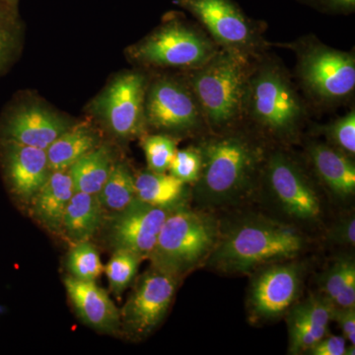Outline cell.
Masks as SVG:
<instances>
[{
  "label": "cell",
  "instance_id": "obj_1",
  "mask_svg": "<svg viewBox=\"0 0 355 355\" xmlns=\"http://www.w3.org/2000/svg\"><path fill=\"white\" fill-rule=\"evenodd\" d=\"M202 170L195 184L198 202L220 205L241 198L252 188L265 166L266 151L245 133H216L198 146Z\"/></svg>",
  "mask_w": 355,
  "mask_h": 355
},
{
  "label": "cell",
  "instance_id": "obj_2",
  "mask_svg": "<svg viewBox=\"0 0 355 355\" xmlns=\"http://www.w3.org/2000/svg\"><path fill=\"white\" fill-rule=\"evenodd\" d=\"M307 109L280 62L265 55L254 62L245 94L243 119L280 139L297 135Z\"/></svg>",
  "mask_w": 355,
  "mask_h": 355
},
{
  "label": "cell",
  "instance_id": "obj_3",
  "mask_svg": "<svg viewBox=\"0 0 355 355\" xmlns=\"http://www.w3.org/2000/svg\"><path fill=\"white\" fill-rule=\"evenodd\" d=\"M305 246L297 229L280 222L254 219L238 224L219 238L210 263L224 272H248L295 258Z\"/></svg>",
  "mask_w": 355,
  "mask_h": 355
},
{
  "label": "cell",
  "instance_id": "obj_4",
  "mask_svg": "<svg viewBox=\"0 0 355 355\" xmlns=\"http://www.w3.org/2000/svg\"><path fill=\"white\" fill-rule=\"evenodd\" d=\"M254 62L219 49L209 62L190 70L188 83L207 128L227 132L243 120L248 80Z\"/></svg>",
  "mask_w": 355,
  "mask_h": 355
},
{
  "label": "cell",
  "instance_id": "obj_5",
  "mask_svg": "<svg viewBox=\"0 0 355 355\" xmlns=\"http://www.w3.org/2000/svg\"><path fill=\"white\" fill-rule=\"evenodd\" d=\"M218 235L211 216L182 205L165 219L149 257L155 268L180 277L209 258Z\"/></svg>",
  "mask_w": 355,
  "mask_h": 355
},
{
  "label": "cell",
  "instance_id": "obj_6",
  "mask_svg": "<svg viewBox=\"0 0 355 355\" xmlns=\"http://www.w3.org/2000/svg\"><path fill=\"white\" fill-rule=\"evenodd\" d=\"M287 46L295 51L296 76L313 102L333 107L352 97L355 89L354 53L331 48L312 37Z\"/></svg>",
  "mask_w": 355,
  "mask_h": 355
},
{
  "label": "cell",
  "instance_id": "obj_7",
  "mask_svg": "<svg viewBox=\"0 0 355 355\" xmlns=\"http://www.w3.org/2000/svg\"><path fill=\"white\" fill-rule=\"evenodd\" d=\"M207 29L222 50L256 62L263 57L266 42L258 26L232 0H177Z\"/></svg>",
  "mask_w": 355,
  "mask_h": 355
},
{
  "label": "cell",
  "instance_id": "obj_8",
  "mask_svg": "<svg viewBox=\"0 0 355 355\" xmlns=\"http://www.w3.org/2000/svg\"><path fill=\"white\" fill-rule=\"evenodd\" d=\"M218 51L219 46L202 30L175 21L140 42L132 53L142 64L193 70L209 62Z\"/></svg>",
  "mask_w": 355,
  "mask_h": 355
},
{
  "label": "cell",
  "instance_id": "obj_9",
  "mask_svg": "<svg viewBox=\"0 0 355 355\" xmlns=\"http://www.w3.org/2000/svg\"><path fill=\"white\" fill-rule=\"evenodd\" d=\"M179 277L153 266L137 279L121 313V328L130 338L150 335L163 321L174 298Z\"/></svg>",
  "mask_w": 355,
  "mask_h": 355
},
{
  "label": "cell",
  "instance_id": "obj_10",
  "mask_svg": "<svg viewBox=\"0 0 355 355\" xmlns=\"http://www.w3.org/2000/svg\"><path fill=\"white\" fill-rule=\"evenodd\" d=\"M144 118L151 127L164 132L191 133L207 128L190 84L161 78L149 88Z\"/></svg>",
  "mask_w": 355,
  "mask_h": 355
},
{
  "label": "cell",
  "instance_id": "obj_11",
  "mask_svg": "<svg viewBox=\"0 0 355 355\" xmlns=\"http://www.w3.org/2000/svg\"><path fill=\"white\" fill-rule=\"evenodd\" d=\"M263 170L273 197L288 216L301 221L319 218V196L296 159L286 151H273L266 157Z\"/></svg>",
  "mask_w": 355,
  "mask_h": 355
},
{
  "label": "cell",
  "instance_id": "obj_12",
  "mask_svg": "<svg viewBox=\"0 0 355 355\" xmlns=\"http://www.w3.org/2000/svg\"><path fill=\"white\" fill-rule=\"evenodd\" d=\"M268 266L254 277L248 307L254 320H273L293 307L302 284L300 263L286 261Z\"/></svg>",
  "mask_w": 355,
  "mask_h": 355
},
{
  "label": "cell",
  "instance_id": "obj_13",
  "mask_svg": "<svg viewBox=\"0 0 355 355\" xmlns=\"http://www.w3.org/2000/svg\"><path fill=\"white\" fill-rule=\"evenodd\" d=\"M146 78L128 72L116 78L99 103L103 116L114 135L132 137L144 128Z\"/></svg>",
  "mask_w": 355,
  "mask_h": 355
},
{
  "label": "cell",
  "instance_id": "obj_14",
  "mask_svg": "<svg viewBox=\"0 0 355 355\" xmlns=\"http://www.w3.org/2000/svg\"><path fill=\"white\" fill-rule=\"evenodd\" d=\"M173 209L153 207L135 198L125 209L114 214L110 223V238L114 249L130 250L142 258L149 257Z\"/></svg>",
  "mask_w": 355,
  "mask_h": 355
},
{
  "label": "cell",
  "instance_id": "obj_15",
  "mask_svg": "<svg viewBox=\"0 0 355 355\" xmlns=\"http://www.w3.org/2000/svg\"><path fill=\"white\" fill-rule=\"evenodd\" d=\"M64 286L77 315L87 326L106 334L120 330V310L95 282L69 277L64 279Z\"/></svg>",
  "mask_w": 355,
  "mask_h": 355
},
{
  "label": "cell",
  "instance_id": "obj_16",
  "mask_svg": "<svg viewBox=\"0 0 355 355\" xmlns=\"http://www.w3.org/2000/svg\"><path fill=\"white\" fill-rule=\"evenodd\" d=\"M6 163L13 191L26 202H31L51 173L46 150L10 140Z\"/></svg>",
  "mask_w": 355,
  "mask_h": 355
},
{
  "label": "cell",
  "instance_id": "obj_17",
  "mask_svg": "<svg viewBox=\"0 0 355 355\" xmlns=\"http://www.w3.org/2000/svg\"><path fill=\"white\" fill-rule=\"evenodd\" d=\"M307 153L318 178L336 197L347 198L355 193L354 158L324 142L308 144Z\"/></svg>",
  "mask_w": 355,
  "mask_h": 355
},
{
  "label": "cell",
  "instance_id": "obj_18",
  "mask_svg": "<svg viewBox=\"0 0 355 355\" xmlns=\"http://www.w3.org/2000/svg\"><path fill=\"white\" fill-rule=\"evenodd\" d=\"M69 128L67 121L57 114L39 107H30L11 119L7 133L12 141L46 150Z\"/></svg>",
  "mask_w": 355,
  "mask_h": 355
},
{
  "label": "cell",
  "instance_id": "obj_19",
  "mask_svg": "<svg viewBox=\"0 0 355 355\" xmlns=\"http://www.w3.org/2000/svg\"><path fill=\"white\" fill-rule=\"evenodd\" d=\"M74 193L69 171L51 172L30 202L35 218L49 230L62 232L65 210Z\"/></svg>",
  "mask_w": 355,
  "mask_h": 355
},
{
  "label": "cell",
  "instance_id": "obj_20",
  "mask_svg": "<svg viewBox=\"0 0 355 355\" xmlns=\"http://www.w3.org/2000/svg\"><path fill=\"white\" fill-rule=\"evenodd\" d=\"M103 214L98 195L76 191L65 210L62 232L73 244L89 241L101 226Z\"/></svg>",
  "mask_w": 355,
  "mask_h": 355
},
{
  "label": "cell",
  "instance_id": "obj_21",
  "mask_svg": "<svg viewBox=\"0 0 355 355\" xmlns=\"http://www.w3.org/2000/svg\"><path fill=\"white\" fill-rule=\"evenodd\" d=\"M135 183L137 200L153 207L176 209L186 195L187 184L166 172H141L135 177Z\"/></svg>",
  "mask_w": 355,
  "mask_h": 355
},
{
  "label": "cell",
  "instance_id": "obj_22",
  "mask_svg": "<svg viewBox=\"0 0 355 355\" xmlns=\"http://www.w3.org/2000/svg\"><path fill=\"white\" fill-rule=\"evenodd\" d=\"M97 147V137L86 127L69 128L46 149L51 172L67 171L76 161Z\"/></svg>",
  "mask_w": 355,
  "mask_h": 355
},
{
  "label": "cell",
  "instance_id": "obj_23",
  "mask_svg": "<svg viewBox=\"0 0 355 355\" xmlns=\"http://www.w3.org/2000/svg\"><path fill=\"white\" fill-rule=\"evenodd\" d=\"M108 147H96L76 161L69 171L76 191L98 195L113 167Z\"/></svg>",
  "mask_w": 355,
  "mask_h": 355
},
{
  "label": "cell",
  "instance_id": "obj_24",
  "mask_svg": "<svg viewBox=\"0 0 355 355\" xmlns=\"http://www.w3.org/2000/svg\"><path fill=\"white\" fill-rule=\"evenodd\" d=\"M98 198L103 209L114 214L125 209L137 198L135 176L125 163H114Z\"/></svg>",
  "mask_w": 355,
  "mask_h": 355
},
{
  "label": "cell",
  "instance_id": "obj_25",
  "mask_svg": "<svg viewBox=\"0 0 355 355\" xmlns=\"http://www.w3.org/2000/svg\"><path fill=\"white\" fill-rule=\"evenodd\" d=\"M142 257L125 249H114V254L104 272L108 279L110 288L116 295H120L132 284L139 272Z\"/></svg>",
  "mask_w": 355,
  "mask_h": 355
},
{
  "label": "cell",
  "instance_id": "obj_26",
  "mask_svg": "<svg viewBox=\"0 0 355 355\" xmlns=\"http://www.w3.org/2000/svg\"><path fill=\"white\" fill-rule=\"evenodd\" d=\"M67 268L72 277L95 282L104 272L100 254L89 241L74 243L67 257Z\"/></svg>",
  "mask_w": 355,
  "mask_h": 355
},
{
  "label": "cell",
  "instance_id": "obj_27",
  "mask_svg": "<svg viewBox=\"0 0 355 355\" xmlns=\"http://www.w3.org/2000/svg\"><path fill=\"white\" fill-rule=\"evenodd\" d=\"M289 354L308 352L320 340L328 335L311 326L299 306L289 310L288 316Z\"/></svg>",
  "mask_w": 355,
  "mask_h": 355
},
{
  "label": "cell",
  "instance_id": "obj_28",
  "mask_svg": "<svg viewBox=\"0 0 355 355\" xmlns=\"http://www.w3.org/2000/svg\"><path fill=\"white\" fill-rule=\"evenodd\" d=\"M327 139V144L334 148L342 151L350 157L355 155V112L352 110L349 113L328 125L319 128Z\"/></svg>",
  "mask_w": 355,
  "mask_h": 355
},
{
  "label": "cell",
  "instance_id": "obj_29",
  "mask_svg": "<svg viewBox=\"0 0 355 355\" xmlns=\"http://www.w3.org/2000/svg\"><path fill=\"white\" fill-rule=\"evenodd\" d=\"M142 147L150 171H168L177 150L176 141L172 137L164 135H148L142 142Z\"/></svg>",
  "mask_w": 355,
  "mask_h": 355
},
{
  "label": "cell",
  "instance_id": "obj_30",
  "mask_svg": "<svg viewBox=\"0 0 355 355\" xmlns=\"http://www.w3.org/2000/svg\"><path fill=\"white\" fill-rule=\"evenodd\" d=\"M202 154L198 147L176 150L169 166L170 174L183 183L195 184L202 170Z\"/></svg>",
  "mask_w": 355,
  "mask_h": 355
},
{
  "label": "cell",
  "instance_id": "obj_31",
  "mask_svg": "<svg viewBox=\"0 0 355 355\" xmlns=\"http://www.w3.org/2000/svg\"><path fill=\"white\" fill-rule=\"evenodd\" d=\"M298 306L313 328L322 333H329L334 309L331 301L323 295H311L304 303Z\"/></svg>",
  "mask_w": 355,
  "mask_h": 355
},
{
  "label": "cell",
  "instance_id": "obj_32",
  "mask_svg": "<svg viewBox=\"0 0 355 355\" xmlns=\"http://www.w3.org/2000/svg\"><path fill=\"white\" fill-rule=\"evenodd\" d=\"M352 265H354V261L350 258L338 259L324 272L322 279L321 295L331 301V304L342 291L347 272Z\"/></svg>",
  "mask_w": 355,
  "mask_h": 355
},
{
  "label": "cell",
  "instance_id": "obj_33",
  "mask_svg": "<svg viewBox=\"0 0 355 355\" xmlns=\"http://www.w3.org/2000/svg\"><path fill=\"white\" fill-rule=\"evenodd\" d=\"M329 240L342 246L354 247L355 245V218L347 216L336 222L328 233Z\"/></svg>",
  "mask_w": 355,
  "mask_h": 355
},
{
  "label": "cell",
  "instance_id": "obj_34",
  "mask_svg": "<svg viewBox=\"0 0 355 355\" xmlns=\"http://www.w3.org/2000/svg\"><path fill=\"white\" fill-rule=\"evenodd\" d=\"M331 321H336L343 336L350 345H355V307L340 308L334 306Z\"/></svg>",
  "mask_w": 355,
  "mask_h": 355
},
{
  "label": "cell",
  "instance_id": "obj_35",
  "mask_svg": "<svg viewBox=\"0 0 355 355\" xmlns=\"http://www.w3.org/2000/svg\"><path fill=\"white\" fill-rule=\"evenodd\" d=\"M347 340L343 336H324L308 352L313 355H347Z\"/></svg>",
  "mask_w": 355,
  "mask_h": 355
},
{
  "label": "cell",
  "instance_id": "obj_36",
  "mask_svg": "<svg viewBox=\"0 0 355 355\" xmlns=\"http://www.w3.org/2000/svg\"><path fill=\"white\" fill-rule=\"evenodd\" d=\"M335 307H355V263L350 266L340 294L334 300Z\"/></svg>",
  "mask_w": 355,
  "mask_h": 355
},
{
  "label": "cell",
  "instance_id": "obj_37",
  "mask_svg": "<svg viewBox=\"0 0 355 355\" xmlns=\"http://www.w3.org/2000/svg\"><path fill=\"white\" fill-rule=\"evenodd\" d=\"M311 1L336 12H352L355 7V0H311Z\"/></svg>",
  "mask_w": 355,
  "mask_h": 355
},
{
  "label": "cell",
  "instance_id": "obj_38",
  "mask_svg": "<svg viewBox=\"0 0 355 355\" xmlns=\"http://www.w3.org/2000/svg\"><path fill=\"white\" fill-rule=\"evenodd\" d=\"M6 40L4 36L3 32L0 31V58L3 55L4 50H6Z\"/></svg>",
  "mask_w": 355,
  "mask_h": 355
}]
</instances>
